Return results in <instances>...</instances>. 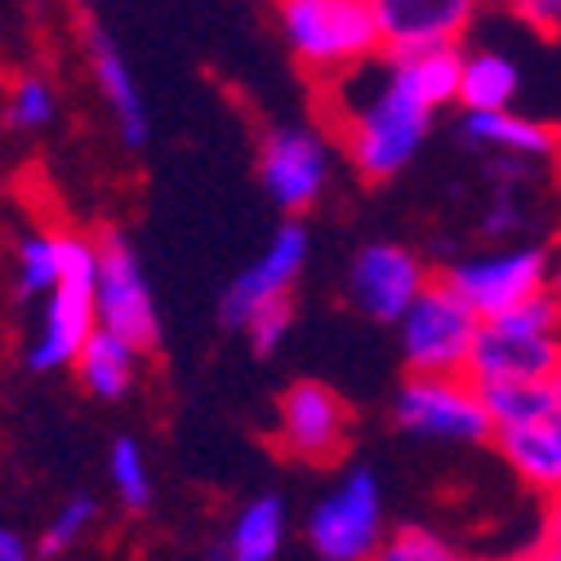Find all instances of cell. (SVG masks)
I'll return each mask as SVG.
<instances>
[{"label":"cell","instance_id":"7a4b0ae2","mask_svg":"<svg viewBox=\"0 0 561 561\" xmlns=\"http://www.w3.org/2000/svg\"><path fill=\"white\" fill-rule=\"evenodd\" d=\"M481 321L472 308L433 276V286L401 317V357L414 379H463Z\"/></svg>","mask_w":561,"mask_h":561},{"label":"cell","instance_id":"6da1fadb","mask_svg":"<svg viewBox=\"0 0 561 561\" xmlns=\"http://www.w3.org/2000/svg\"><path fill=\"white\" fill-rule=\"evenodd\" d=\"M276 19L299 62L321 77H343L383 49L375 0H286Z\"/></svg>","mask_w":561,"mask_h":561},{"label":"cell","instance_id":"d6986e66","mask_svg":"<svg viewBox=\"0 0 561 561\" xmlns=\"http://www.w3.org/2000/svg\"><path fill=\"white\" fill-rule=\"evenodd\" d=\"M472 388H477L481 410H485L495 433L548 424V419L561 414V401H557L552 383H472Z\"/></svg>","mask_w":561,"mask_h":561},{"label":"cell","instance_id":"5bb4252c","mask_svg":"<svg viewBox=\"0 0 561 561\" xmlns=\"http://www.w3.org/2000/svg\"><path fill=\"white\" fill-rule=\"evenodd\" d=\"M304 259H308V232L299 224H286L276 228L272 245L263 250L259 263H250L224 295V321L228 325H245L263 304H276V299H290V286L295 276L304 272Z\"/></svg>","mask_w":561,"mask_h":561},{"label":"cell","instance_id":"3957f363","mask_svg":"<svg viewBox=\"0 0 561 561\" xmlns=\"http://www.w3.org/2000/svg\"><path fill=\"white\" fill-rule=\"evenodd\" d=\"M428 121H433V112L419 107L388 72L383 85L370 94V103L343 125V148L353 157L362 179L379 183L410 165V157L419 152V144H424V134H428Z\"/></svg>","mask_w":561,"mask_h":561},{"label":"cell","instance_id":"ffe728a7","mask_svg":"<svg viewBox=\"0 0 561 561\" xmlns=\"http://www.w3.org/2000/svg\"><path fill=\"white\" fill-rule=\"evenodd\" d=\"M513 94H517V62L508 54H495V49L463 54L459 103L468 107V116H477V112H508Z\"/></svg>","mask_w":561,"mask_h":561},{"label":"cell","instance_id":"603a6c76","mask_svg":"<svg viewBox=\"0 0 561 561\" xmlns=\"http://www.w3.org/2000/svg\"><path fill=\"white\" fill-rule=\"evenodd\" d=\"M62 280V250L58 237L36 232L19 245V290L23 295H54Z\"/></svg>","mask_w":561,"mask_h":561},{"label":"cell","instance_id":"2e32d148","mask_svg":"<svg viewBox=\"0 0 561 561\" xmlns=\"http://www.w3.org/2000/svg\"><path fill=\"white\" fill-rule=\"evenodd\" d=\"M500 446V455L513 463V472L535 485L543 500L561 495V424L548 419V424H530V428H508L490 437Z\"/></svg>","mask_w":561,"mask_h":561},{"label":"cell","instance_id":"9c48e42d","mask_svg":"<svg viewBox=\"0 0 561 561\" xmlns=\"http://www.w3.org/2000/svg\"><path fill=\"white\" fill-rule=\"evenodd\" d=\"M477 19L468 0H375V27L388 62L455 49Z\"/></svg>","mask_w":561,"mask_h":561},{"label":"cell","instance_id":"d4e9b609","mask_svg":"<svg viewBox=\"0 0 561 561\" xmlns=\"http://www.w3.org/2000/svg\"><path fill=\"white\" fill-rule=\"evenodd\" d=\"M107 468H112V481H116L121 504H125V508H148V500H152V481H148L144 450H138L134 437H121V442L112 446Z\"/></svg>","mask_w":561,"mask_h":561},{"label":"cell","instance_id":"e0dca14e","mask_svg":"<svg viewBox=\"0 0 561 561\" xmlns=\"http://www.w3.org/2000/svg\"><path fill=\"white\" fill-rule=\"evenodd\" d=\"M463 134L472 138V144L504 148L513 157H557L561 152V125H543V121L513 116V112L463 116Z\"/></svg>","mask_w":561,"mask_h":561},{"label":"cell","instance_id":"1f68e13d","mask_svg":"<svg viewBox=\"0 0 561 561\" xmlns=\"http://www.w3.org/2000/svg\"><path fill=\"white\" fill-rule=\"evenodd\" d=\"M543 539L561 543V495H557V500H548V517H543Z\"/></svg>","mask_w":561,"mask_h":561},{"label":"cell","instance_id":"4316f807","mask_svg":"<svg viewBox=\"0 0 561 561\" xmlns=\"http://www.w3.org/2000/svg\"><path fill=\"white\" fill-rule=\"evenodd\" d=\"M10 121H14L19 129H41V125H49V121H54V90H49L45 81H36V77L19 81V90H14V99H10Z\"/></svg>","mask_w":561,"mask_h":561},{"label":"cell","instance_id":"44dd1931","mask_svg":"<svg viewBox=\"0 0 561 561\" xmlns=\"http://www.w3.org/2000/svg\"><path fill=\"white\" fill-rule=\"evenodd\" d=\"M77 370H81V383L94 397L112 401V397H125L129 392L134 370H138V353H134L125 339H116L107 330H94L90 343L81 347V357H77Z\"/></svg>","mask_w":561,"mask_h":561},{"label":"cell","instance_id":"5b68a950","mask_svg":"<svg viewBox=\"0 0 561 561\" xmlns=\"http://www.w3.org/2000/svg\"><path fill=\"white\" fill-rule=\"evenodd\" d=\"M308 543L321 561H370L383 543V490L370 468H353L308 517Z\"/></svg>","mask_w":561,"mask_h":561},{"label":"cell","instance_id":"ac0fdd59","mask_svg":"<svg viewBox=\"0 0 561 561\" xmlns=\"http://www.w3.org/2000/svg\"><path fill=\"white\" fill-rule=\"evenodd\" d=\"M392 81L419 103L437 112L442 103H455L459 99V77H463V49H433V54H419V58H401V62H388Z\"/></svg>","mask_w":561,"mask_h":561},{"label":"cell","instance_id":"83f0119b","mask_svg":"<svg viewBox=\"0 0 561 561\" xmlns=\"http://www.w3.org/2000/svg\"><path fill=\"white\" fill-rule=\"evenodd\" d=\"M290 321H295V308L290 299H276V304H263L245 330H250V343H254V353H272V347H280V339L290 334Z\"/></svg>","mask_w":561,"mask_h":561},{"label":"cell","instance_id":"8992f818","mask_svg":"<svg viewBox=\"0 0 561 561\" xmlns=\"http://www.w3.org/2000/svg\"><path fill=\"white\" fill-rule=\"evenodd\" d=\"M548 276H552V259L543 250H530V245L508 250V254H490V259H472V263H455L442 272V280L472 308V317L481 325L500 321L513 308L543 295Z\"/></svg>","mask_w":561,"mask_h":561},{"label":"cell","instance_id":"30bf717a","mask_svg":"<svg viewBox=\"0 0 561 561\" xmlns=\"http://www.w3.org/2000/svg\"><path fill=\"white\" fill-rule=\"evenodd\" d=\"M259 170H263V187L267 196L286 209V215H299L308 209L330 174V152L321 144L317 129L304 125H280L272 134H263V152H259Z\"/></svg>","mask_w":561,"mask_h":561},{"label":"cell","instance_id":"4fadbf2b","mask_svg":"<svg viewBox=\"0 0 561 561\" xmlns=\"http://www.w3.org/2000/svg\"><path fill=\"white\" fill-rule=\"evenodd\" d=\"M94 276H62L58 280V290L49 295L45 317H41V334L27 347V366L32 370H58V366H72L81 357V347L99 330V317H94Z\"/></svg>","mask_w":561,"mask_h":561},{"label":"cell","instance_id":"e575fe53","mask_svg":"<svg viewBox=\"0 0 561 561\" xmlns=\"http://www.w3.org/2000/svg\"><path fill=\"white\" fill-rule=\"evenodd\" d=\"M552 392H557V401H561V366H557V375H552Z\"/></svg>","mask_w":561,"mask_h":561},{"label":"cell","instance_id":"d6a6232c","mask_svg":"<svg viewBox=\"0 0 561 561\" xmlns=\"http://www.w3.org/2000/svg\"><path fill=\"white\" fill-rule=\"evenodd\" d=\"M522 561H561V543H552V539H539Z\"/></svg>","mask_w":561,"mask_h":561},{"label":"cell","instance_id":"836d02e7","mask_svg":"<svg viewBox=\"0 0 561 561\" xmlns=\"http://www.w3.org/2000/svg\"><path fill=\"white\" fill-rule=\"evenodd\" d=\"M548 290H552V295L561 299V259L552 263V276H548Z\"/></svg>","mask_w":561,"mask_h":561},{"label":"cell","instance_id":"484cf974","mask_svg":"<svg viewBox=\"0 0 561 561\" xmlns=\"http://www.w3.org/2000/svg\"><path fill=\"white\" fill-rule=\"evenodd\" d=\"M94 500L90 495H72L58 513H54V522L45 526V535H41V557H58V552H67L72 548L90 526H94Z\"/></svg>","mask_w":561,"mask_h":561},{"label":"cell","instance_id":"7402d4cb","mask_svg":"<svg viewBox=\"0 0 561 561\" xmlns=\"http://www.w3.org/2000/svg\"><path fill=\"white\" fill-rule=\"evenodd\" d=\"M280 543H286V504L276 495H259L232 522L228 561H276Z\"/></svg>","mask_w":561,"mask_h":561},{"label":"cell","instance_id":"d590c367","mask_svg":"<svg viewBox=\"0 0 561 561\" xmlns=\"http://www.w3.org/2000/svg\"><path fill=\"white\" fill-rule=\"evenodd\" d=\"M557 424H561V414H557Z\"/></svg>","mask_w":561,"mask_h":561},{"label":"cell","instance_id":"277c9868","mask_svg":"<svg viewBox=\"0 0 561 561\" xmlns=\"http://www.w3.org/2000/svg\"><path fill=\"white\" fill-rule=\"evenodd\" d=\"M94 317L99 330L125 339L134 353H148L161 339V317L144 280V263L121 232L99 241V276H94Z\"/></svg>","mask_w":561,"mask_h":561},{"label":"cell","instance_id":"cb8c5ba5","mask_svg":"<svg viewBox=\"0 0 561 561\" xmlns=\"http://www.w3.org/2000/svg\"><path fill=\"white\" fill-rule=\"evenodd\" d=\"M370 561H472V557H463L459 548H450L442 535L424 526H397Z\"/></svg>","mask_w":561,"mask_h":561},{"label":"cell","instance_id":"f1b7e54d","mask_svg":"<svg viewBox=\"0 0 561 561\" xmlns=\"http://www.w3.org/2000/svg\"><path fill=\"white\" fill-rule=\"evenodd\" d=\"M513 14L526 19V23H530L535 32H543V36L561 32V0H526V5H517Z\"/></svg>","mask_w":561,"mask_h":561},{"label":"cell","instance_id":"f546056e","mask_svg":"<svg viewBox=\"0 0 561 561\" xmlns=\"http://www.w3.org/2000/svg\"><path fill=\"white\" fill-rule=\"evenodd\" d=\"M513 228H522V215H517L513 205H495V209L485 215V232H490V237H504V232H513Z\"/></svg>","mask_w":561,"mask_h":561},{"label":"cell","instance_id":"7c38bea8","mask_svg":"<svg viewBox=\"0 0 561 561\" xmlns=\"http://www.w3.org/2000/svg\"><path fill=\"white\" fill-rule=\"evenodd\" d=\"M557 366H561V339L481 325L463 379L468 383H552Z\"/></svg>","mask_w":561,"mask_h":561},{"label":"cell","instance_id":"4dcf8cb0","mask_svg":"<svg viewBox=\"0 0 561 561\" xmlns=\"http://www.w3.org/2000/svg\"><path fill=\"white\" fill-rule=\"evenodd\" d=\"M0 561H32V552H27L23 535H19V530H10V526H0Z\"/></svg>","mask_w":561,"mask_h":561},{"label":"cell","instance_id":"9a60e30c","mask_svg":"<svg viewBox=\"0 0 561 561\" xmlns=\"http://www.w3.org/2000/svg\"><path fill=\"white\" fill-rule=\"evenodd\" d=\"M85 49H90V62H94V77H99V90L107 94L116 121H121V134L125 144H144L148 138V107L138 99V85H134V72L129 62L121 58L116 41L103 32V27H85Z\"/></svg>","mask_w":561,"mask_h":561},{"label":"cell","instance_id":"52a82bcc","mask_svg":"<svg viewBox=\"0 0 561 561\" xmlns=\"http://www.w3.org/2000/svg\"><path fill=\"white\" fill-rule=\"evenodd\" d=\"M397 424L419 437L446 442H485L495 437L481 410V397L468 379H405L397 392Z\"/></svg>","mask_w":561,"mask_h":561},{"label":"cell","instance_id":"ba28073f","mask_svg":"<svg viewBox=\"0 0 561 561\" xmlns=\"http://www.w3.org/2000/svg\"><path fill=\"white\" fill-rule=\"evenodd\" d=\"M353 433V414H347L343 397L317 379H299L280 397V419L276 437L286 455L308 459V463H334Z\"/></svg>","mask_w":561,"mask_h":561},{"label":"cell","instance_id":"8fae6325","mask_svg":"<svg viewBox=\"0 0 561 561\" xmlns=\"http://www.w3.org/2000/svg\"><path fill=\"white\" fill-rule=\"evenodd\" d=\"M347 286H353V299L362 304L366 317L401 325V317L414 308V299L433 286V276H428L424 259L410 254L405 245L375 241L353 259V276H347Z\"/></svg>","mask_w":561,"mask_h":561}]
</instances>
